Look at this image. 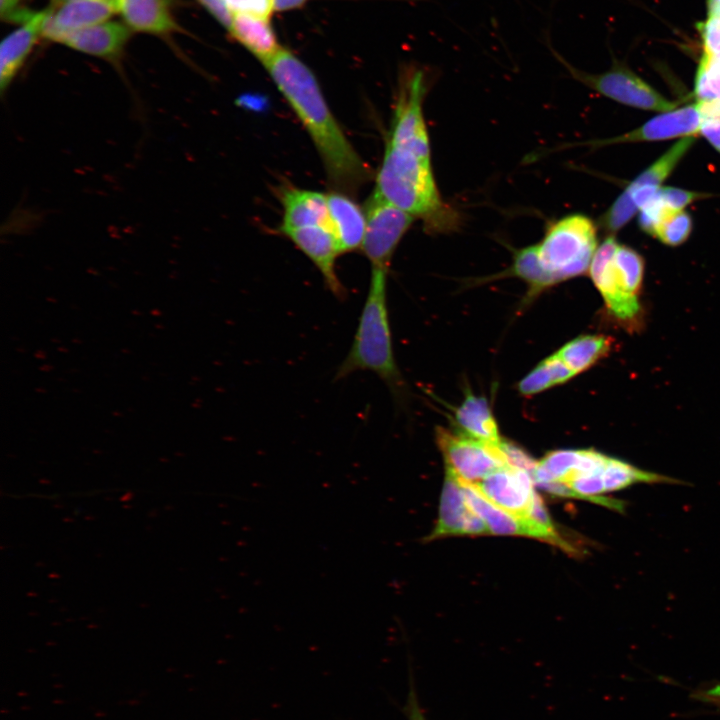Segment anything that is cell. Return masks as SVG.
Returning <instances> with one entry per match:
<instances>
[{
	"label": "cell",
	"mask_w": 720,
	"mask_h": 720,
	"mask_svg": "<svg viewBox=\"0 0 720 720\" xmlns=\"http://www.w3.org/2000/svg\"><path fill=\"white\" fill-rule=\"evenodd\" d=\"M428 71L409 66L399 79L385 150L373 195L423 221L426 230L455 228L458 216L441 198L431 165L423 114Z\"/></svg>",
	"instance_id": "obj_1"
},
{
	"label": "cell",
	"mask_w": 720,
	"mask_h": 720,
	"mask_svg": "<svg viewBox=\"0 0 720 720\" xmlns=\"http://www.w3.org/2000/svg\"><path fill=\"white\" fill-rule=\"evenodd\" d=\"M263 65L312 139L333 190L357 191L371 170L341 129L314 73L284 48Z\"/></svg>",
	"instance_id": "obj_2"
},
{
	"label": "cell",
	"mask_w": 720,
	"mask_h": 720,
	"mask_svg": "<svg viewBox=\"0 0 720 720\" xmlns=\"http://www.w3.org/2000/svg\"><path fill=\"white\" fill-rule=\"evenodd\" d=\"M388 272L389 269L371 267L368 292L354 338L334 379H344L356 371H371L395 397H400L404 384L393 352L387 305Z\"/></svg>",
	"instance_id": "obj_3"
},
{
	"label": "cell",
	"mask_w": 720,
	"mask_h": 720,
	"mask_svg": "<svg viewBox=\"0 0 720 720\" xmlns=\"http://www.w3.org/2000/svg\"><path fill=\"white\" fill-rule=\"evenodd\" d=\"M537 247L544 269L557 282L579 276L590 268L597 250L596 227L585 215L565 216L549 225Z\"/></svg>",
	"instance_id": "obj_4"
},
{
	"label": "cell",
	"mask_w": 720,
	"mask_h": 720,
	"mask_svg": "<svg viewBox=\"0 0 720 720\" xmlns=\"http://www.w3.org/2000/svg\"><path fill=\"white\" fill-rule=\"evenodd\" d=\"M546 45L551 54L561 63L577 81L619 103L646 110L670 111L676 107L654 90L649 84L624 65L614 63L608 71L590 74L572 66L551 45L547 37Z\"/></svg>",
	"instance_id": "obj_5"
},
{
	"label": "cell",
	"mask_w": 720,
	"mask_h": 720,
	"mask_svg": "<svg viewBox=\"0 0 720 720\" xmlns=\"http://www.w3.org/2000/svg\"><path fill=\"white\" fill-rule=\"evenodd\" d=\"M436 436L446 471L461 482L476 484L495 470L508 466L500 444L486 443L442 427L437 428Z\"/></svg>",
	"instance_id": "obj_6"
},
{
	"label": "cell",
	"mask_w": 720,
	"mask_h": 720,
	"mask_svg": "<svg viewBox=\"0 0 720 720\" xmlns=\"http://www.w3.org/2000/svg\"><path fill=\"white\" fill-rule=\"evenodd\" d=\"M461 485L468 505L485 522L489 534L532 537L557 545L569 553L577 552L558 532L549 531L529 519L505 511L487 499L473 484L461 482Z\"/></svg>",
	"instance_id": "obj_7"
},
{
	"label": "cell",
	"mask_w": 720,
	"mask_h": 720,
	"mask_svg": "<svg viewBox=\"0 0 720 720\" xmlns=\"http://www.w3.org/2000/svg\"><path fill=\"white\" fill-rule=\"evenodd\" d=\"M316 266L327 289L338 299L346 298V288L336 272V260L341 251L333 229L312 225L282 233Z\"/></svg>",
	"instance_id": "obj_8"
},
{
	"label": "cell",
	"mask_w": 720,
	"mask_h": 720,
	"mask_svg": "<svg viewBox=\"0 0 720 720\" xmlns=\"http://www.w3.org/2000/svg\"><path fill=\"white\" fill-rule=\"evenodd\" d=\"M473 485L495 505L525 519L537 495L532 474L509 465Z\"/></svg>",
	"instance_id": "obj_9"
},
{
	"label": "cell",
	"mask_w": 720,
	"mask_h": 720,
	"mask_svg": "<svg viewBox=\"0 0 720 720\" xmlns=\"http://www.w3.org/2000/svg\"><path fill=\"white\" fill-rule=\"evenodd\" d=\"M489 530L468 505L461 482L449 471L441 492L439 516L436 525L425 541L452 535H486Z\"/></svg>",
	"instance_id": "obj_10"
},
{
	"label": "cell",
	"mask_w": 720,
	"mask_h": 720,
	"mask_svg": "<svg viewBox=\"0 0 720 720\" xmlns=\"http://www.w3.org/2000/svg\"><path fill=\"white\" fill-rule=\"evenodd\" d=\"M618 243L613 236L607 237L597 248L590 264L593 283L603 297L612 315L626 325L635 323L641 312L640 303L629 300L619 289L613 256Z\"/></svg>",
	"instance_id": "obj_11"
},
{
	"label": "cell",
	"mask_w": 720,
	"mask_h": 720,
	"mask_svg": "<svg viewBox=\"0 0 720 720\" xmlns=\"http://www.w3.org/2000/svg\"><path fill=\"white\" fill-rule=\"evenodd\" d=\"M115 13V0L66 1L49 8L42 36L56 42L64 34L105 22Z\"/></svg>",
	"instance_id": "obj_12"
},
{
	"label": "cell",
	"mask_w": 720,
	"mask_h": 720,
	"mask_svg": "<svg viewBox=\"0 0 720 720\" xmlns=\"http://www.w3.org/2000/svg\"><path fill=\"white\" fill-rule=\"evenodd\" d=\"M131 36V29L105 21L60 36L56 42L79 52L116 63Z\"/></svg>",
	"instance_id": "obj_13"
},
{
	"label": "cell",
	"mask_w": 720,
	"mask_h": 720,
	"mask_svg": "<svg viewBox=\"0 0 720 720\" xmlns=\"http://www.w3.org/2000/svg\"><path fill=\"white\" fill-rule=\"evenodd\" d=\"M702 117L697 105L670 110L647 121L641 127L624 135L599 141L598 144H614L641 141H658L675 137L694 136L700 132Z\"/></svg>",
	"instance_id": "obj_14"
},
{
	"label": "cell",
	"mask_w": 720,
	"mask_h": 720,
	"mask_svg": "<svg viewBox=\"0 0 720 720\" xmlns=\"http://www.w3.org/2000/svg\"><path fill=\"white\" fill-rule=\"evenodd\" d=\"M49 9L35 14L19 28L5 37L0 46V89L4 96L24 65L38 37Z\"/></svg>",
	"instance_id": "obj_15"
},
{
	"label": "cell",
	"mask_w": 720,
	"mask_h": 720,
	"mask_svg": "<svg viewBox=\"0 0 720 720\" xmlns=\"http://www.w3.org/2000/svg\"><path fill=\"white\" fill-rule=\"evenodd\" d=\"M280 201L283 217L279 233L312 225L332 228L327 194L286 186L281 190Z\"/></svg>",
	"instance_id": "obj_16"
},
{
	"label": "cell",
	"mask_w": 720,
	"mask_h": 720,
	"mask_svg": "<svg viewBox=\"0 0 720 720\" xmlns=\"http://www.w3.org/2000/svg\"><path fill=\"white\" fill-rule=\"evenodd\" d=\"M331 224L341 254L362 249L366 229V212L349 194L340 191L327 193Z\"/></svg>",
	"instance_id": "obj_17"
},
{
	"label": "cell",
	"mask_w": 720,
	"mask_h": 720,
	"mask_svg": "<svg viewBox=\"0 0 720 720\" xmlns=\"http://www.w3.org/2000/svg\"><path fill=\"white\" fill-rule=\"evenodd\" d=\"M117 12L135 31L168 34L177 29L167 0H115Z\"/></svg>",
	"instance_id": "obj_18"
},
{
	"label": "cell",
	"mask_w": 720,
	"mask_h": 720,
	"mask_svg": "<svg viewBox=\"0 0 720 720\" xmlns=\"http://www.w3.org/2000/svg\"><path fill=\"white\" fill-rule=\"evenodd\" d=\"M262 63L272 58L282 47L279 45L269 18L253 15H233L229 31Z\"/></svg>",
	"instance_id": "obj_19"
},
{
	"label": "cell",
	"mask_w": 720,
	"mask_h": 720,
	"mask_svg": "<svg viewBox=\"0 0 720 720\" xmlns=\"http://www.w3.org/2000/svg\"><path fill=\"white\" fill-rule=\"evenodd\" d=\"M455 419L461 432L480 441L499 445L502 441L488 401L467 393L456 409Z\"/></svg>",
	"instance_id": "obj_20"
},
{
	"label": "cell",
	"mask_w": 720,
	"mask_h": 720,
	"mask_svg": "<svg viewBox=\"0 0 720 720\" xmlns=\"http://www.w3.org/2000/svg\"><path fill=\"white\" fill-rule=\"evenodd\" d=\"M612 339L603 335L580 336L564 345L556 355L576 374L588 369L610 350Z\"/></svg>",
	"instance_id": "obj_21"
},
{
	"label": "cell",
	"mask_w": 720,
	"mask_h": 720,
	"mask_svg": "<svg viewBox=\"0 0 720 720\" xmlns=\"http://www.w3.org/2000/svg\"><path fill=\"white\" fill-rule=\"evenodd\" d=\"M616 280L621 292L630 300L639 302L644 274L642 257L633 249L618 244L613 256Z\"/></svg>",
	"instance_id": "obj_22"
},
{
	"label": "cell",
	"mask_w": 720,
	"mask_h": 720,
	"mask_svg": "<svg viewBox=\"0 0 720 720\" xmlns=\"http://www.w3.org/2000/svg\"><path fill=\"white\" fill-rule=\"evenodd\" d=\"M694 142V137H684L666 151L651 166L644 170L627 188L640 187L660 188L679 161L684 157Z\"/></svg>",
	"instance_id": "obj_23"
},
{
	"label": "cell",
	"mask_w": 720,
	"mask_h": 720,
	"mask_svg": "<svg viewBox=\"0 0 720 720\" xmlns=\"http://www.w3.org/2000/svg\"><path fill=\"white\" fill-rule=\"evenodd\" d=\"M511 273L524 280L533 292L557 283L556 278L544 269L537 244L520 249L515 253Z\"/></svg>",
	"instance_id": "obj_24"
},
{
	"label": "cell",
	"mask_w": 720,
	"mask_h": 720,
	"mask_svg": "<svg viewBox=\"0 0 720 720\" xmlns=\"http://www.w3.org/2000/svg\"><path fill=\"white\" fill-rule=\"evenodd\" d=\"M691 228L692 220L688 213L683 210H667L653 236L666 245L677 246L688 238Z\"/></svg>",
	"instance_id": "obj_25"
},
{
	"label": "cell",
	"mask_w": 720,
	"mask_h": 720,
	"mask_svg": "<svg viewBox=\"0 0 720 720\" xmlns=\"http://www.w3.org/2000/svg\"><path fill=\"white\" fill-rule=\"evenodd\" d=\"M695 94L699 101H720V62L703 54L695 79Z\"/></svg>",
	"instance_id": "obj_26"
},
{
	"label": "cell",
	"mask_w": 720,
	"mask_h": 720,
	"mask_svg": "<svg viewBox=\"0 0 720 720\" xmlns=\"http://www.w3.org/2000/svg\"><path fill=\"white\" fill-rule=\"evenodd\" d=\"M556 385L551 368L545 359L526 377H524L518 387L523 395H533Z\"/></svg>",
	"instance_id": "obj_27"
},
{
	"label": "cell",
	"mask_w": 720,
	"mask_h": 720,
	"mask_svg": "<svg viewBox=\"0 0 720 720\" xmlns=\"http://www.w3.org/2000/svg\"><path fill=\"white\" fill-rule=\"evenodd\" d=\"M704 54L710 58H720V19L708 17L697 25Z\"/></svg>",
	"instance_id": "obj_28"
},
{
	"label": "cell",
	"mask_w": 720,
	"mask_h": 720,
	"mask_svg": "<svg viewBox=\"0 0 720 720\" xmlns=\"http://www.w3.org/2000/svg\"><path fill=\"white\" fill-rule=\"evenodd\" d=\"M667 210L670 209L664 205L657 192L656 195L640 209L639 223L642 230L650 235H654L658 223Z\"/></svg>",
	"instance_id": "obj_29"
},
{
	"label": "cell",
	"mask_w": 720,
	"mask_h": 720,
	"mask_svg": "<svg viewBox=\"0 0 720 720\" xmlns=\"http://www.w3.org/2000/svg\"><path fill=\"white\" fill-rule=\"evenodd\" d=\"M232 15H253L269 18L273 9L272 0H225Z\"/></svg>",
	"instance_id": "obj_30"
},
{
	"label": "cell",
	"mask_w": 720,
	"mask_h": 720,
	"mask_svg": "<svg viewBox=\"0 0 720 720\" xmlns=\"http://www.w3.org/2000/svg\"><path fill=\"white\" fill-rule=\"evenodd\" d=\"M658 196L668 209L674 211L682 210L694 200L704 197L703 194L674 187H660Z\"/></svg>",
	"instance_id": "obj_31"
},
{
	"label": "cell",
	"mask_w": 720,
	"mask_h": 720,
	"mask_svg": "<svg viewBox=\"0 0 720 720\" xmlns=\"http://www.w3.org/2000/svg\"><path fill=\"white\" fill-rule=\"evenodd\" d=\"M500 448L509 466L525 470L532 474L536 470L538 462L528 455L522 448L511 442L502 440Z\"/></svg>",
	"instance_id": "obj_32"
},
{
	"label": "cell",
	"mask_w": 720,
	"mask_h": 720,
	"mask_svg": "<svg viewBox=\"0 0 720 720\" xmlns=\"http://www.w3.org/2000/svg\"><path fill=\"white\" fill-rule=\"evenodd\" d=\"M23 0H0V13L3 20L16 23L27 22L35 12L24 9L20 4Z\"/></svg>",
	"instance_id": "obj_33"
},
{
	"label": "cell",
	"mask_w": 720,
	"mask_h": 720,
	"mask_svg": "<svg viewBox=\"0 0 720 720\" xmlns=\"http://www.w3.org/2000/svg\"><path fill=\"white\" fill-rule=\"evenodd\" d=\"M208 12L228 31H230L233 15L228 9L225 0H198Z\"/></svg>",
	"instance_id": "obj_34"
},
{
	"label": "cell",
	"mask_w": 720,
	"mask_h": 720,
	"mask_svg": "<svg viewBox=\"0 0 720 720\" xmlns=\"http://www.w3.org/2000/svg\"><path fill=\"white\" fill-rule=\"evenodd\" d=\"M403 713L407 720H427L426 715L420 705L414 681L410 678L409 692L403 707Z\"/></svg>",
	"instance_id": "obj_35"
},
{
	"label": "cell",
	"mask_w": 720,
	"mask_h": 720,
	"mask_svg": "<svg viewBox=\"0 0 720 720\" xmlns=\"http://www.w3.org/2000/svg\"><path fill=\"white\" fill-rule=\"evenodd\" d=\"M546 360L551 368L556 385L562 384L576 375L556 354Z\"/></svg>",
	"instance_id": "obj_36"
},
{
	"label": "cell",
	"mask_w": 720,
	"mask_h": 720,
	"mask_svg": "<svg viewBox=\"0 0 720 720\" xmlns=\"http://www.w3.org/2000/svg\"><path fill=\"white\" fill-rule=\"evenodd\" d=\"M703 121H720V101H698L696 103Z\"/></svg>",
	"instance_id": "obj_37"
},
{
	"label": "cell",
	"mask_w": 720,
	"mask_h": 720,
	"mask_svg": "<svg viewBox=\"0 0 720 720\" xmlns=\"http://www.w3.org/2000/svg\"><path fill=\"white\" fill-rule=\"evenodd\" d=\"M700 132L720 152V121H703Z\"/></svg>",
	"instance_id": "obj_38"
},
{
	"label": "cell",
	"mask_w": 720,
	"mask_h": 720,
	"mask_svg": "<svg viewBox=\"0 0 720 720\" xmlns=\"http://www.w3.org/2000/svg\"><path fill=\"white\" fill-rule=\"evenodd\" d=\"M310 0H272L273 9L276 11H288L301 8Z\"/></svg>",
	"instance_id": "obj_39"
},
{
	"label": "cell",
	"mask_w": 720,
	"mask_h": 720,
	"mask_svg": "<svg viewBox=\"0 0 720 720\" xmlns=\"http://www.w3.org/2000/svg\"><path fill=\"white\" fill-rule=\"evenodd\" d=\"M698 697L720 709V684L702 691Z\"/></svg>",
	"instance_id": "obj_40"
},
{
	"label": "cell",
	"mask_w": 720,
	"mask_h": 720,
	"mask_svg": "<svg viewBox=\"0 0 720 720\" xmlns=\"http://www.w3.org/2000/svg\"><path fill=\"white\" fill-rule=\"evenodd\" d=\"M709 17L720 19V0H707Z\"/></svg>",
	"instance_id": "obj_41"
},
{
	"label": "cell",
	"mask_w": 720,
	"mask_h": 720,
	"mask_svg": "<svg viewBox=\"0 0 720 720\" xmlns=\"http://www.w3.org/2000/svg\"><path fill=\"white\" fill-rule=\"evenodd\" d=\"M66 1H70V0H52L54 6L64 3Z\"/></svg>",
	"instance_id": "obj_42"
},
{
	"label": "cell",
	"mask_w": 720,
	"mask_h": 720,
	"mask_svg": "<svg viewBox=\"0 0 720 720\" xmlns=\"http://www.w3.org/2000/svg\"><path fill=\"white\" fill-rule=\"evenodd\" d=\"M716 59H718V61L720 62V58H716Z\"/></svg>",
	"instance_id": "obj_43"
}]
</instances>
